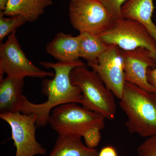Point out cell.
<instances>
[{"label": "cell", "instance_id": "1", "mask_svg": "<svg viewBox=\"0 0 156 156\" xmlns=\"http://www.w3.org/2000/svg\"><path fill=\"white\" fill-rule=\"evenodd\" d=\"M46 69H53L55 76L53 79H44L42 81V92L47 97L43 103L30 102L23 95L20 112L23 114H34L37 116V128L44 127L48 124L52 110L56 107L68 103L81 104L83 100L82 91L79 87L72 84L71 72L77 66L84 65L80 59L76 61L52 62H40Z\"/></svg>", "mask_w": 156, "mask_h": 156}, {"label": "cell", "instance_id": "22", "mask_svg": "<svg viewBox=\"0 0 156 156\" xmlns=\"http://www.w3.org/2000/svg\"><path fill=\"white\" fill-rule=\"evenodd\" d=\"M8 0H0V11L3 12L5 10Z\"/></svg>", "mask_w": 156, "mask_h": 156}, {"label": "cell", "instance_id": "5", "mask_svg": "<svg viewBox=\"0 0 156 156\" xmlns=\"http://www.w3.org/2000/svg\"><path fill=\"white\" fill-rule=\"evenodd\" d=\"M96 36L105 44L117 45L122 50L145 48L156 62V41L147 29L136 20L124 18L115 20L111 28Z\"/></svg>", "mask_w": 156, "mask_h": 156}, {"label": "cell", "instance_id": "18", "mask_svg": "<svg viewBox=\"0 0 156 156\" xmlns=\"http://www.w3.org/2000/svg\"><path fill=\"white\" fill-rule=\"evenodd\" d=\"M115 20L122 19L121 9L128 0H98Z\"/></svg>", "mask_w": 156, "mask_h": 156}, {"label": "cell", "instance_id": "13", "mask_svg": "<svg viewBox=\"0 0 156 156\" xmlns=\"http://www.w3.org/2000/svg\"><path fill=\"white\" fill-rule=\"evenodd\" d=\"M46 50L58 62L77 61L80 58L79 37L58 33L47 45Z\"/></svg>", "mask_w": 156, "mask_h": 156}, {"label": "cell", "instance_id": "7", "mask_svg": "<svg viewBox=\"0 0 156 156\" xmlns=\"http://www.w3.org/2000/svg\"><path fill=\"white\" fill-rule=\"evenodd\" d=\"M16 34V30L12 32L5 43L0 45L1 80L4 73L18 78L54 77L55 73L42 70L29 60L18 43Z\"/></svg>", "mask_w": 156, "mask_h": 156}, {"label": "cell", "instance_id": "4", "mask_svg": "<svg viewBox=\"0 0 156 156\" xmlns=\"http://www.w3.org/2000/svg\"><path fill=\"white\" fill-rule=\"evenodd\" d=\"M70 78L72 84L82 91V106L101 115L107 119L114 120L116 112L115 95L97 73L88 69L85 64L74 68Z\"/></svg>", "mask_w": 156, "mask_h": 156}, {"label": "cell", "instance_id": "17", "mask_svg": "<svg viewBox=\"0 0 156 156\" xmlns=\"http://www.w3.org/2000/svg\"><path fill=\"white\" fill-rule=\"evenodd\" d=\"M4 17L2 12L0 13V42L2 43L5 37L9 35L16 29L27 22L25 17L21 15Z\"/></svg>", "mask_w": 156, "mask_h": 156}, {"label": "cell", "instance_id": "14", "mask_svg": "<svg viewBox=\"0 0 156 156\" xmlns=\"http://www.w3.org/2000/svg\"><path fill=\"white\" fill-rule=\"evenodd\" d=\"M53 4L52 0H8L5 11L2 12L6 16L21 15L27 22H32Z\"/></svg>", "mask_w": 156, "mask_h": 156}, {"label": "cell", "instance_id": "8", "mask_svg": "<svg viewBox=\"0 0 156 156\" xmlns=\"http://www.w3.org/2000/svg\"><path fill=\"white\" fill-rule=\"evenodd\" d=\"M0 118L11 127V136L16 147L15 156L44 155L46 150L36 138L37 116L20 112L0 113Z\"/></svg>", "mask_w": 156, "mask_h": 156}, {"label": "cell", "instance_id": "6", "mask_svg": "<svg viewBox=\"0 0 156 156\" xmlns=\"http://www.w3.org/2000/svg\"><path fill=\"white\" fill-rule=\"evenodd\" d=\"M70 21L80 31L100 34L111 28L115 20L98 0H70Z\"/></svg>", "mask_w": 156, "mask_h": 156}, {"label": "cell", "instance_id": "11", "mask_svg": "<svg viewBox=\"0 0 156 156\" xmlns=\"http://www.w3.org/2000/svg\"><path fill=\"white\" fill-rule=\"evenodd\" d=\"M24 78L7 76L0 81V112H20L23 98Z\"/></svg>", "mask_w": 156, "mask_h": 156}, {"label": "cell", "instance_id": "12", "mask_svg": "<svg viewBox=\"0 0 156 156\" xmlns=\"http://www.w3.org/2000/svg\"><path fill=\"white\" fill-rule=\"evenodd\" d=\"M154 0H128L121 9L123 18L134 20L147 29L156 41V24L153 21Z\"/></svg>", "mask_w": 156, "mask_h": 156}, {"label": "cell", "instance_id": "21", "mask_svg": "<svg viewBox=\"0 0 156 156\" xmlns=\"http://www.w3.org/2000/svg\"><path fill=\"white\" fill-rule=\"evenodd\" d=\"M147 79L149 83L156 88V67L149 68L147 71Z\"/></svg>", "mask_w": 156, "mask_h": 156}, {"label": "cell", "instance_id": "15", "mask_svg": "<svg viewBox=\"0 0 156 156\" xmlns=\"http://www.w3.org/2000/svg\"><path fill=\"white\" fill-rule=\"evenodd\" d=\"M81 138L78 135H58L48 156H98L97 149L87 147Z\"/></svg>", "mask_w": 156, "mask_h": 156}, {"label": "cell", "instance_id": "23", "mask_svg": "<svg viewBox=\"0 0 156 156\" xmlns=\"http://www.w3.org/2000/svg\"><path fill=\"white\" fill-rule=\"evenodd\" d=\"M155 23H156V22H155Z\"/></svg>", "mask_w": 156, "mask_h": 156}, {"label": "cell", "instance_id": "20", "mask_svg": "<svg viewBox=\"0 0 156 156\" xmlns=\"http://www.w3.org/2000/svg\"><path fill=\"white\" fill-rule=\"evenodd\" d=\"M98 156H119L116 150L112 146H106L101 149Z\"/></svg>", "mask_w": 156, "mask_h": 156}, {"label": "cell", "instance_id": "2", "mask_svg": "<svg viewBox=\"0 0 156 156\" xmlns=\"http://www.w3.org/2000/svg\"><path fill=\"white\" fill-rule=\"evenodd\" d=\"M105 119L76 103L65 104L52 110L48 124L58 135H75L84 138L85 144L95 148L101 139L100 131Z\"/></svg>", "mask_w": 156, "mask_h": 156}, {"label": "cell", "instance_id": "19", "mask_svg": "<svg viewBox=\"0 0 156 156\" xmlns=\"http://www.w3.org/2000/svg\"><path fill=\"white\" fill-rule=\"evenodd\" d=\"M140 156H156V135L148 137L137 149Z\"/></svg>", "mask_w": 156, "mask_h": 156}, {"label": "cell", "instance_id": "9", "mask_svg": "<svg viewBox=\"0 0 156 156\" xmlns=\"http://www.w3.org/2000/svg\"><path fill=\"white\" fill-rule=\"evenodd\" d=\"M87 66L97 73L115 97L121 99L126 82L122 49L117 45L110 44L96 62H88Z\"/></svg>", "mask_w": 156, "mask_h": 156}, {"label": "cell", "instance_id": "16", "mask_svg": "<svg viewBox=\"0 0 156 156\" xmlns=\"http://www.w3.org/2000/svg\"><path fill=\"white\" fill-rule=\"evenodd\" d=\"M79 40V55L80 58L88 62H94L109 47L100 40L96 35L82 32L78 36Z\"/></svg>", "mask_w": 156, "mask_h": 156}, {"label": "cell", "instance_id": "10", "mask_svg": "<svg viewBox=\"0 0 156 156\" xmlns=\"http://www.w3.org/2000/svg\"><path fill=\"white\" fill-rule=\"evenodd\" d=\"M122 52L126 82L156 94V88L149 83L147 79L148 69L156 67L155 60L150 51L139 48L131 50H122Z\"/></svg>", "mask_w": 156, "mask_h": 156}, {"label": "cell", "instance_id": "3", "mask_svg": "<svg viewBox=\"0 0 156 156\" xmlns=\"http://www.w3.org/2000/svg\"><path fill=\"white\" fill-rule=\"evenodd\" d=\"M119 105L128 120L129 133L144 137L156 135V94L126 82Z\"/></svg>", "mask_w": 156, "mask_h": 156}]
</instances>
